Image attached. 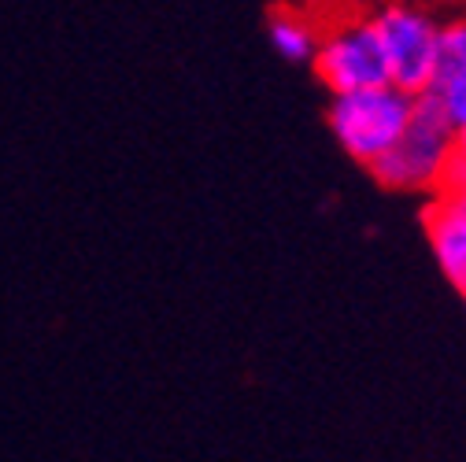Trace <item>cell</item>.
<instances>
[{
	"instance_id": "1",
	"label": "cell",
	"mask_w": 466,
	"mask_h": 462,
	"mask_svg": "<svg viewBox=\"0 0 466 462\" xmlns=\"http://www.w3.org/2000/svg\"><path fill=\"white\" fill-rule=\"evenodd\" d=\"M455 152V126L437 104L433 93L415 100V115L403 137L370 166V175L389 193H415V196H441L451 175Z\"/></svg>"
},
{
	"instance_id": "2",
	"label": "cell",
	"mask_w": 466,
	"mask_h": 462,
	"mask_svg": "<svg viewBox=\"0 0 466 462\" xmlns=\"http://www.w3.org/2000/svg\"><path fill=\"white\" fill-rule=\"evenodd\" d=\"M415 100L419 96L403 93L396 85L344 93V96L329 100L326 123H329V134L340 145V152L370 170L403 137L407 123H411V115H415Z\"/></svg>"
},
{
	"instance_id": "3",
	"label": "cell",
	"mask_w": 466,
	"mask_h": 462,
	"mask_svg": "<svg viewBox=\"0 0 466 462\" xmlns=\"http://www.w3.org/2000/svg\"><path fill=\"white\" fill-rule=\"evenodd\" d=\"M385 64L389 82L411 96H422L433 89L437 78V52H441V23L411 5V0H389L370 15Z\"/></svg>"
},
{
	"instance_id": "4",
	"label": "cell",
	"mask_w": 466,
	"mask_h": 462,
	"mask_svg": "<svg viewBox=\"0 0 466 462\" xmlns=\"http://www.w3.org/2000/svg\"><path fill=\"white\" fill-rule=\"evenodd\" d=\"M311 67H315L319 82L329 89V96L392 85L370 15L367 19H337L333 26H326L319 37V52H315Z\"/></svg>"
},
{
	"instance_id": "5",
	"label": "cell",
	"mask_w": 466,
	"mask_h": 462,
	"mask_svg": "<svg viewBox=\"0 0 466 462\" xmlns=\"http://www.w3.org/2000/svg\"><path fill=\"white\" fill-rule=\"evenodd\" d=\"M426 241L433 248V259L448 285L466 300V211L451 196H433L422 211Z\"/></svg>"
},
{
	"instance_id": "6",
	"label": "cell",
	"mask_w": 466,
	"mask_h": 462,
	"mask_svg": "<svg viewBox=\"0 0 466 462\" xmlns=\"http://www.w3.org/2000/svg\"><path fill=\"white\" fill-rule=\"evenodd\" d=\"M319 37H322V30L308 15H300V12L278 8L267 19V41H270V48L281 55V60H289V64H311L315 52H319Z\"/></svg>"
},
{
	"instance_id": "7",
	"label": "cell",
	"mask_w": 466,
	"mask_h": 462,
	"mask_svg": "<svg viewBox=\"0 0 466 462\" xmlns=\"http://www.w3.org/2000/svg\"><path fill=\"white\" fill-rule=\"evenodd\" d=\"M459 67H466V15L441 23V52H437V78L433 82L455 75Z\"/></svg>"
},
{
	"instance_id": "8",
	"label": "cell",
	"mask_w": 466,
	"mask_h": 462,
	"mask_svg": "<svg viewBox=\"0 0 466 462\" xmlns=\"http://www.w3.org/2000/svg\"><path fill=\"white\" fill-rule=\"evenodd\" d=\"M433 96H437V104L444 107V115L451 119V126L459 130V126H466V67H459L455 75H448V78H441V82H433V89H430Z\"/></svg>"
},
{
	"instance_id": "9",
	"label": "cell",
	"mask_w": 466,
	"mask_h": 462,
	"mask_svg": "<svg viewBox=\"0 0 466 462\" xmlns=\"http://www.w3.org/2000/svg\"><path fill=\"white\" fill-rule=\"evenodd\" d=\"M466 178V126L455 130V152H451V175H448V186L462 182ZM444 186V189H448Z\"/></svg>"
},
{
	"instance_id": "10",
	"label": "cell",
	"mask_w": 466,
	"mask_h": 462,
	"mask_svg": "<svg viewBox=\"0 0 466 462\" xmlns=\"http://www.w3.org/2000/svg\"><path fill=\"white\" fill-rule=\"evenodd\" d=\"M444 196H451V200L466 211V178H462V182H455V186H448V189H444Z\"/></svg>"
}]
</instances>
